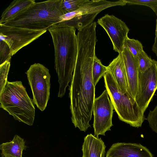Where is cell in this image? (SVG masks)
Returning a JSON list of instances; mask_svg holds the SVG:
<instances>
[{
  "label": "cell",
  "instance_id": "22",
  "mask_svg": "<svg viewBox=\"0 0 157 157\" xmlns=\"http://www.w3.org/2000/svg\"><path fill=\"white\" fill-rule=\"evenodd\" d=\"M12 56L10 48L8 44L0 39V65L7 61H10Z\"/></svg>",
  "mask_w": 157,
  "mask_h": 157
},
{
  "label": "cell",
  "instance_id": "10",
  "mask_svg": "<svg viewBox=\"0 0 157 157\" xmlns=\"http://www.w3.org/2000/svg\"><path fill=\"white\" fill-rule=\"evenodd\" d=\"M138 91L135 103L144 113L157 90V61L153 59L151 66L138 75Z\"/></svg>",
  "mask_w": 157,
  "mask_h": 157
},
{
  "label": "cell",
  "instance_id": "9",
  "mask_svg": "<svg viewBox=\"0 0 157 157\" xmlns=\"http://www.w3.org/2000/svg\"><path fill=\"white\" fill-rule=\"evenodd\" d=\"M114 109L108 92L105 90L94 101L93 112L94 136L98 138L99 135L105 136V132L111 130L113 125L112 119Z\"/></svg>",
  "mask_w": 157,
  "mask_h": 157
},
{
  "label": "cell",
  "instance_id": "17",
  "mask_svg": "<svg viewBox=\"0 0 157 157\" xmlns=\"http://www.w3.org/2000/svg\"><path fill=\"white\" fill-rule=\"evenodd\" d=\"M35 2L34 0H14L2 12L0 24H3L13 18Z\"/></svg>",
  "mask_w": 157,
  "mask_h": 157
},
{
  "label": "cell",
  "instance_id": "3",
  "mask_svg": "<svg viewBox=\"0 0 157 157\" xmlns=\"http://www.w3.org/2000/svg\"><path fill=\"white\" fill-rule=\"evenodd\" d=\"M62 0L35 2L4 25L33 30H47L60 22L64 13L61 7Z\"/></svg>",
  "mask_w": 157,
  "mask_h": 157
},
{
  "label": "cell",
  "instance_id": "2",
  "mask_svg": "<svg viewBox=\"0 0 157 157\" xmlns=\"http://www.w3.org/2000/svg\"><path fill=\"white\" fill-rule=\"evenodd\" d=\"M55 49V68L58 77V96L62 98L71 82L76 63L78 44L75 28L60 23L49 28Z\"/></svg>",
  "mask_w": 157,
  "mask_h": 157
},
{
  "label": "cell",
  "instance_id": "5",
  "mask_svg": "<svg viewBox=\"0 0 157 157\" xmlns=\"http://www.w3.org/2000/svg\"><path fill=\"white\" fill-rule=\"evenodd\" d=\"M103 77L106 90L119 119L133 127H141L146 118L135 101L121 91L109 71Z\"/></svg>",
  "mask_w": 157,
  "mask_h": 157
},
{
  "label": "cell",
  "instance_id": "19",
  "mask_svg": "<svg viewBox=\"0 0 157 157\" xmlns=\"http://www.w3.org/2000/svg\"><path fill=\"white\" fill-rule=\"evenodd\" d=\"M135 59L139 73L144 72L148 69L152 64L153 59L148 56L144 51L139 53Z\"/></svg>",
  "mask_w": 157,
  "mask_h": 157
},
{
  "label": "cell",
  "instance_id": "27",
  "mask_svg": "<svg viewBox=\"0 0 157 157\" xmlns=\"http://www.w3.org/2000/svg\"><path fill=\"white\" fill-rule=\"evenodd\" d=\"M3 157H11L9 156L8 155H5Z\"/></svg>",
  "mask_w": 157,
  "mask_h": 157
},
{
  "label": "cell",
  "instance_id": "8",
  "mask_svg": "<svg viewBox=\"0 0 157 157\" xmlns=\"http://www.w3.org/2000/svg\"><path fill=\"white\" fill-rule=\"evenodd\" d=\"M46 31L31 30L2 24H0V39L8 44L12 56Z\"/></svg>",
  "mask_w": 157,
  "mask_h": 157
},
{
  "label": "cell",
  "instance_id": "25",
  "mask_svg": "<svg viewBox=\"0 0 157 157\" xmlns=\"http://www.w3.org/2000/svg\"><path fill=\"white\" fill-rule=\"evenodd\" d=\"M146 119L151 130L157 134V105L153 110L150 111Z\"/></svg>",
  "mask_w": 157,
  "mask_h": 157
},
{
  "label": "cell",
  "instance_id": "26",
  "mask_svg": "<svg viewBox=\"0 0 157 157\" xmlns=\"http://www.w3.org/2000/svg\"><path fill=\"white\" fill-rule=\"evenodd\" d=\"M157 17V10L155 13ZM152 50L157 56V17L156 20V29L155 31V37L154 43L152 46Z\"/></svg>",
  "mask_w": 157,
  "mask_h": 157
},
{
  "label": "cell",
  "instance_id": "11",
  "mask_svg": "<svg viewBox=\"0 0 157 157\" xmlns=\"http://www.w3.org/2000/svg\"><path fill=\"white\" fill-rule=\"evenodd\" d=\"M98 23L106 31L112 43L113 50L121 54L129 29L125 23L113 15L106 14L98 19Z\"/></svg>",
  "mask_w": 157,
  "mask_h": 157
},
{
  "label": "cell",
  "instance_id": "13",
  "mask_svg": "<svg viewBox=\"0 0 157 157\" xmlns=\"http://www.w3.org/2000/svg\"><path fill=\"white\" fill-rule=\"evenodd\" d=\"M106 157H154L149 150L140 144L117 143L108 150Z\"/></svg>",
  "mask_w": 157,
  "mask_h": 157
},
{
  "label": "cell",
  "instance_id": "21",
  "mask_svg": "<svg viewBox=\"0 0 157 157\" xmlns=\"http://www.w3.org/2000/svg\"><path fill=\"white\" fill-rule=\"evenodd\" d=\"M124 44L135 58L139 53L144 51L142 44L137 40L130 39L128 37L125 40Z\"/></svg>",
  "mask_w": 157,
  "mask_h": 157
},
{
  "label": "cell",
  "instance_id": "23",
  "mask_svg": "<svg viewBox=\"0 0 157 157\" xmlns=\"http://www.w3.org/2000/svg\"><path fill=\"white\" fill-rule=\"evenodd\" d=\"M10 66V61L6 62L0 65V93L7 81L8 75Z\"/></svg>",
  "mask_w": 157,
  "mask_h": 157
},
{
  "label": "cell",
  "instance_id": "20",
  "mask_svg": "<svg viewBox=\"0 0 157 157\" xmlns=\"http://www.w3.org/2000/svg\"><path fill=\"white\" fill-rule=\"evenodd\" d=\"M86 0H62V9L64 14L78 10Z\"/></svg>",
  "mask_w": 157,
  "mask_h": 157
},
{
  "label": "cell",
  "instance_id": "6",
  "mask_svg": "<svg viewBox=\"0 0 157 157\" xmlns=\"http://www.w3.org/2000/svg\"><path fill=\"white\" fill-rule=\"evenodd\" d=\"M126 4L125 0H86L76 11L61 16V21L59 23L79 31L93 23L96 16L102 11L111 7L123 6Z\"/></svg>",
  "mask_w": 157,
  "mask_h": 157
},
{
  "label": "cell",
  "instance_id": "4",
  "mask_svg": "<svg viewBox=\"0 0 157 157\" xmlns=\"http://www.w3.org/2000/svg\"><path fill=\"white\" fill-rule=\"evenodd\" d=\"M0 107L14 119L29 125L33 124L35 103L28 95L21 81H7L0 93Z\"/></svg>",
  "mask_w": 157,
  "mask_h": 157
},
{
  "label": "cell",
  "instance_id": "14",
  "mask_svg": "<svg viewBox=\"0 0 157 157\" xmlns=\"http://www.w3.org/2000/svg\"><path fill=\"white\" fill-rule=\"evenodd\" d=\"M107 67L108 71L111 74L121 91L124 93H127L128 82L121 53L119 54Z\"/></svg>",
  "mask_w": 157,
  "mask_h": 157
},
{
  "label": "cell",
  "instance_id": "16",
  "mask_svg": "<svg viewBox=\"0 0 157 157\" xmlns=\"http://www.w3.org/2000/svg\"><path fill=\"white\" fill-rule=\"evenodd\" d=\"M26 148L24 139L17 135H15L12 141L2 143L0 145L2 157L5 155L11 157H22L23 151Z\"/></svg>",
  "mask_w": 157,
  "mask_h": 157
},
{
  "label": "cell",
  "instance_id": "1",
  "mask_svg": "<svg viewBox=\"0 0 157 157\" xmlns=\"http://www.w3.org/2000/svg\"><path fill=\"white\" fill-rule=\"evenodd\" d=\"M77 35L78 53L69 87L71 120L75 128L85 132L89 122L95 99L92 68L98 41L96 33L81 31Z\"/></svg>",
  "mask_w": 157,
  "mask_h": 157
},
{
  "label": "cell",
  "instance_id": "18",
  "mask_svg": "<svg viewBox=\"0 0 157 157\" xmlns=\"http://www.w3.org/2000/svg\"><path fill=\"white\" fill-rule=\"evenodd\" d=\"M108 71L107 66L103 65L96 56L94 58L92 68L93 81L95 86Z\"/></svg>",
  "mask_w": 157,
  "mask_h": 157
},
{
  "label": "cell",
  "instance_id": "7",
  "mask_svg": "<svg viewBox=\"0 0 157 157\" xmlns=\"http://www.w3.org/2000/svg\"><path fill=\"white\" fill-rule=\"evenodd\" d=\"M32 91L35 105L41 111L46 108L49 98L51 76L43 65L35 63L25 72Z\"/></svg>",
  "mask_w": 157,
  "mask_h": 157
},
{
  "label": "cell",
  "instance_id": "15",
  "mask_svg": "<svg viewBox=\"0 0 157 157\" xmlns=\"http://www.w3.org/2000/svg\"><path fill=\"white\" fill-rule=\"evenodd\" d=\"M105 148L101 138L88 134L84 137L82 145V157H105Z\"/></svg>",
  "mask_w": 157,
  "mask_h": 157
},
{
  "label": "cell",
  "instance_id": "12",
  "mask_svg": "<svg viewBox=\"0 0 157 157\" xmlns=\"http://www.w3.org/2000/svg\"><path fill=\"white\" fill-rule=\"evenodd\" d=\"M121 53L124 65L128 85L127 92L126 94L135 101L138 89L139 72L136 61L124 44Z\"/></svg>",
  "mask_w": 157,
  "mask_h": 157
},
{
  "label": "cell",
  "instance_id": "24",
  "mask_svg": "<svg viewBox=\"0 0 157 157\" xmlns=\"http://www.w3.org/2000/svg\"><path fill=\"white\" fill-rule=\"evenodd\" d=\"M129 5H137L147 6L155 13L157 10V0H125Z\"/></svg>",
  "mask_w": 157,
  "mask_h": 157
}]
</instances>
